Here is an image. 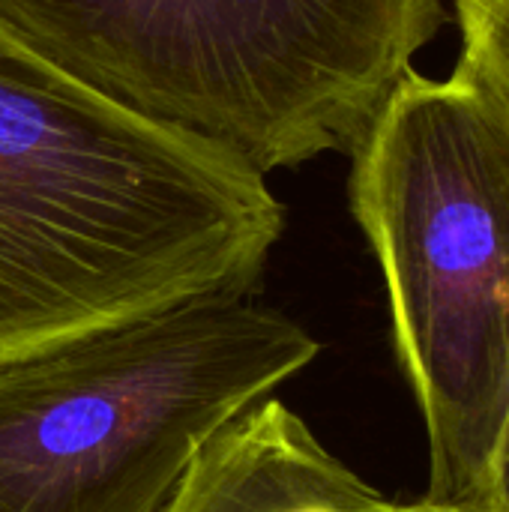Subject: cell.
I'll list each match as a JSON object with an SVG mask.
<instances>
[{
	"mask_svg": "<svg viewBox=\"0 0 509 512\" xmlns=\"http://www.w3.org/2000/svg\"><path fill=\"white\" fill-rule=\"evenodd\" d=\"M462 57L456 72L480 84L509 114V0H456Z\"/></svg>",
	"mask_w": 509,
	"mask_h": 512,
	"instance_id": "cell-6",
	"label": "cell"
},
{
	"mask_svg": "<svg viewBox=\"0 0 509 512\" xmlns=\"http://www.w3.org/2000/svg\"><path fill=\"white\" fill-rule=\"evenodd\" d=\"M0 21L120 108L258 174L348 153L447 24L444 0H0Z\"/></svg>",
	"mask_w": 509,
	"mask_h": 512,
	"instance_id": "cell-2",
	"label": "cell"
},
{
	"mask_svg": "<svg viewBox=\"0 0 509 512\" xmlns=\"http://www.w3.org/2000/svg\"><path fill=\"white\" fill-rule=\"evenodd\" d=\"M492 510L509 512V417L501 435L498 459H495V477H492Z\"/></svg>",
	"mask_w": 509,
	"mask_h": 512,
	"instance_id": "cell-7",
	"label": "cell"
},
{
	"mask_svg": "<svg viewBox=\"0 0 509 512\" xmlns=\"http://www.w3.org/2000/svg\"><path fill=\"white\" fill-rule=\"evenodd\" d=\"M381 498L267 396L216 429L162 512H381Z\"/></svg>",
	"mask_w": 509,
	"mask_h": 512,
	"instance_id": "cell-5",
	"label": "cell"
},
{
	"mask_svg": "<svg viewBox=\"0 0 509 512\" xmlns=\"http://www.w3.org/2000/svg\"><path fill=\"white\" fill-rule=\"evenodd\" d=\"M318 351L231 294L0 363V512H162L195 450Z\"/></svg>",
	"mask_w": 509,
	"mask_h": 512,
	"instance_id": "cell-4",
	"label": "cell"
},
{
	"mask_svg": "<svg viewBox=\"0 0 509 512\" xmlns=\"http://www.w3.org/2000/svg\"><path fill=\"white\" fill-rule=\"evenodd\" d=\"M381 512H495V510H480V507H462V504H441V501H417V504H384Z\"/></svg>",
	"mask_w": 509,
	"mask_h": 512,
	"instance_id": "cell-8",
	"label": "cell"
},
{
	"mask_svg": "<svg viewBox=\"0 0 509 512\" xmlns=\"http://www.w3.org/2000/svg\"><path fill=\"white\" fill-rule=\"evenodd\" d=\"M351 210L387 285L429 441V501L492 510L509 417V114L417 69L351 150Z\"/></svg>",
	"mask_w": 509,
	"mask_h": 512,
	"instance_id": "cell-3",
	"label": "cell"
},
{
	"mask_svg": "<svg viewBox=\"0 0 509 512\" xmlns=\"http://www.w3.org/2000/svg\"><path fill=\"white\" fill-rule=\"evenodd\" d=\"M282 228L264 174L120 108L0 21V363L249 294Z\"/></svg>",
	"mask_w": 509,
	"mask_h": 512,
	"instance_id": "cell-1",
	"label": "cell"
}]
</instances>
